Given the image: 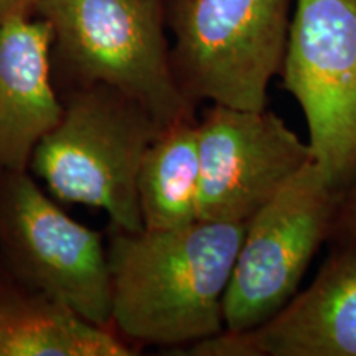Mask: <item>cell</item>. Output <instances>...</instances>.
I'll use <instances>...</instances> for the list:
<instances>
[{
	"label": "cell",
	"instance_id": "7",
	"mask_svg": "<svg viewBox=\"0 0 356 356\" xmlns=\"http://www.w3.org/2000/svg\"><path fill=\"white\" fill-rule=\"evenodd\" d=\"M0 178V248L13 273L26 287L108 327L111 275L101 234L66 215L25 172Z\"/></svg>",
	"mask_w": 356,
	"mask_h": 356
},
{
	"label": "cell",
	"instance_id": "13",
	"mask_svg": "<svg viewBox=\"0 0 356 356\" xmlns=\"http://www.w3.org/2000/svg\"><path fill=\"white\" fill-rule=\"evenodd\" d=\"M356 239V180L345 191L330 241Z\"/></svg>",
	"mask_w": 356,
	"mask_h": 356
},
{
	"label": "cell",
	"instance_id": "8",
	"mask_svg": "<svg viewBox=\"0 0 356 356\" xmlns=\"http://www.w3.org/2000/svg\"><path fill=\"white\" fill-rule=\"evenodd\" d=\"M198 221L248 225L314 155L270 111L213 102L198 121Z\"/></svg>",
	"mask_w": 356,
	"mask_h": 356
},
{
	"label": "cell",
	"instance_id": "1",
	"mask_svg": "<svg viewBox=\"0 0 356 356\" xmlns=\"http://www.w3.org/2000/svg\"><path fill=\"white\" fill-rule=\"evenodd\" d=\"M246 225L195 221L115 229L108 248L111 323L147 345L197 343L225 330L222 297Z\"/></svg>",
	"mask_w": 356,
	"mask_h": 356
},
{
	"label": "cell",
	"instance_id": "4",
	"mask_svg": "<svg viewBox=\"0 0 356 356\" xmlns=\"http://www.w3.org/2000/svg\"><path fill=\"white\" fill-rule=\"evenodd\" d=\"M292 0H168L172 70L197 106L261 111L286 56Z\"/></svg>",
	"mask_w": 356,
	"mask_h": 356
},
{
	"label": "cell",
	"instance_id": "12",
	"mask_svg": "<svg viewBox=\"0 0 356 356\" xmlns=\"http://www.w3.org/2000/svg\"><path fill=\"white\" fill-rule=\"evenodd\" d=\"M144 229H173L198 221V119L163 127L145 150L137 175Z\"/></svg>",
	"mask_w": 356,
	"mask_h": 356
},
{
	"label": "cell",
	"instance_id": "9",
	"mask_svg": "<svg viewBox=\"0 0 356 356\" xmlns=\"http://www.w3.org/2000/svg\"><path fill=\"white\" fill-rule=\"evenodd\" d=\"M333 249L314 282L264 323L193 343L195 356H356V239Z\"/></svg>",
	"mask_w": 356,
	"mask_h": 356
},
{
	"label": "cell",
	"instance_id": "2",
	"mask_svg": "<svg viewBox=\"0 0 356 356\" xmlns=\"http://www.w3.org/2000/svg\"><path fill=\"white\" fill-rule=\"evenodd\" d=\"M162 129L122 92L104 84L84 86L40 140L30 165L60 202L99 208L113 228L140 231L137 175Z\"/></svg>",
	"mask_w": 356,
	"mask_h": 356
},
{
	"label": "cell",
	"instance_id": "6",
	"mask_svg": "<svg viewBox=\"0 0 356 356\" xmlns=\"http://www.w3.org/2000/svg\"><path fill=\"white\" fill-rule=\"evenodd\" d=\"M280 73L314 162L345 193L356 180V0H296Z\"/></svg>",
	"mask_w": 356,
	"mask_h": 356
},
{
	"label": "cell",
	"instance_id": "11",
	"mask_svg": "<svg viewBox=\"0 0 356 356\" xmlns=\"http://www.w3.org/2000/svg\"><path fill=\"white\" fill-rule=\"evenodd\" d=\"M131 346L44 293L0 286V356H129Z\"/></svg>",
	"mask_w": 356,
	"mask_h": 356
},
{
	"label": "cell",
	"instance_id": "3",
	"mask_svg": "<svg viewBox=\"0 0 356 356\" xmlns=\"http://www.w3.org/2000/svg\"><path fill=\"white\" fill-rule=\"evenodd\" d=\"M35 12L50 24L53 42L84 86L122 92L160 127L197 119L172 70L167 0H42Z\"/></svg>",
	"mask_w": 356,
	"mask_h": 356
},
{
	"label": "cell",
	"instance_id": "14",
	"mask_svg": "<svg viewBox=\"0 0 356 356\" xmlns=\"http://www.w3.org/2000/svg\"><path fill=\"white\" fill-rule=\"evenodd\" d=\"M42 0H0V24L15 17H29Z\"/></svg>",
	"mask_w": 356,
	"mask_h": 356
},
{
	"label": "cell",
	"instance_id": "10",
	"mask_svg": "<svg viewBox=\"0 0 356 356\" xmlns=\"http://www.w3.org/2000/svg\"><path fill=\"white\" fill-rule=\"evenodd\" d=\"M51 26L15 17L0 24V175L25 172L65 106L50 81Z\"/></svg>",
	"mask_w": 356,
	"mask_h": 356
},
{
	"label": "cell",
	"instance_id": "5",
	"mask_svg": "<svg viewBox=\"0 0 356 356\" xmlns=\"http://www.w3.org/2000/svg\"><path fill=\"white\" fill-rule=\"evenodd\" d=\"M343 195L312 160L248 221L222 297L225 332L254 328L287 305L332 239Z\"/></svg>",
	"mask_w": 356,
	"mask_h": 356
}]
</instances>
